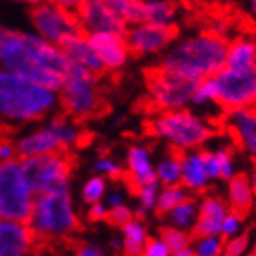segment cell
Returning <instances> with one entry per match:
<instances>
[{
	"mask_svg": "<svg viewBox=\"0 0 256 256\" xmlns=\"http://www.w3.org/2000/svg\"><path fill=\"white\" fill-rule=\"evenodd\" d=\"M134 218H136V212H134V207L130 203L118 205V207L110 208V212H108V222L116 227H123L124 224H128Z\"/></svg>",
	"mask_w": 256,
	"mask_h": 256,
	"instance_id": "ab89813d",
	"label": "cell"
},
{
	"mask_svg": "<svg viewBox=\"0 0 256 256\" xmlns=\"http://www.w3.org/2000/svg\"><path fill=\"white\" fill-rule=\"evenodd\" d=\"M156 182L160 183V187L182 185V160H180L178 152L170 150L158 160V163H156Z\"/></svg>",
	"mask_w": 256,
	"mask_h": 256,
	"instance_id": "4316f807",
	"label": "cell"
},
{
	"mask_svg": "<svg viewBox=\"0 0 256 256\" xmlns=\"http://www.w3.org/2000/svg\"><path fill=\"white\" fill-rule=\"evenodd\" d=\"M102 2L126 28L144 22V0H102Z\"/></svg>",
	"mask_w": 256,
	"mask_h": 256,
	"instance_id": "f1b7e54d",
	"label": "cell"
},
{
	"mask_svg": "<svg viewBox=\"0 0 256 256\" xmlns=\"http://www.w3.org/2000/svg\"><path fill=\"white\" fill-rule=\"evenodd\" d=\"M119 234L121 240V254L123 256H139L143 247L146 246V242L150 238V230L146 222L141 218H134L128 224H124Z\"/></svg>",
	"mask_w": 256,
	"mask_h": 256,
	"instance_id": "d4e9b609",
	"label": "cell"
},
{
	"mask_svg": "<svg viewBox=\"0 0 256 256\" xmlns=\"http://www.w3.org/2000/svg\"><path fill=\"white\" fill-rule=\"evenodd\" d=\"M124 40L132 55H138V57L158 55L166 52L176 40V28H163L148 22H139L126 28Z\"/></svg>",
	"mask_w": 256,
	"mask_h": 256,
	"instance_id": "7c38bea8",
	"label": "cell"
},
{
	"mask_svg": "<svg viewBox=\"0 0 256 256\" xmlns=\"http://www.w3.org/2000/svg\"><path fill=\"white\" fill-rule=\"evenodd\" d=\"M92 168L96 176L104 178L106 182H119L124 178V166L112 156H99Z\"/></svg>",
	"mask_w": 256,
	"mask_h": 256,
	"instance_id": "d590c367",
	"label": "cell"
},
{
	"mask_svg": "<svg viewBox=\"0 0 256 256\" xmlns=\"http://www.w3.org/2000/svg\"><path fill=\"white\" fill-rule=\"evenodd\" d=\"M124 180L132 190L156 183V161L146 144H130L124 158Z\"/></svg>",
	"mask_w": 256,
	"mask_h": 256,
	"instance_id": "2e32d148",
	"label": "cell"
},
{
	"mask_svg": "<svg viewBox=\"0 0 256 256\" xmlns=\"http://www.w3.org/2000/svg\"><path fill=\"white\" fill-rule=\"evenodd\" d=\"M158 236H160L161 240H163V244L170 249V252H176V251H180V249L190 247V244H192V232L176 229V227H170V225H163Z\"/></svg>",
	"mask_w": 256,
	"mask_h": 256,
	"instance_id": "8d00e7d4",
	"label": "cell"
},
{
	"mask_svg": "<svg viewBox=\"0 0 256 256\" xmlns=\"http://www.w3.org/2000/svg\"><path fill=\"white\" fill-rule=\"evenodd\" d=\"M46 124L54 132V136L59 141L60 150H64V152L70 148H75V146H80L84 143V128L80 126L79 121L68 118L66 114H54L52 118L46 119Z\"/></svg>",
	"mask_w": 256,
	"mask_h": 256,
	"instance_id": "cb8c5ba5",
	"label": "cell"
},
{
	"mask_svg": "<svg viewBox=\"0 0 256 256\" xmlns=\"http://www.w3.org/2000/svg\"><path fill=\"white\" fill-rule=\"evenodd\" d=\"M216 160H218L220 166V182H229L238 174V156H236V148L232 143H224L214 148Z\"/></svg>",
	"mask_w": 256,
	"mask_h": 256,
	"instance_id": "1f68e13d",
	"label": "cell"
},
{
	"mask_svg": "<svg viewBox=\"0 0 256 256\" xmlns=\"http://www.w3.org/2000/svg\"><path fill=\"white\" fill-rule=\"evenodd\" d=\"M214 106L218 108V90H216L214 77H207V79H202L200 82H196V86H194L190 108H194L198 112H203V110H208V108Z\"/></svg>",
	"mask_w": 256,
	"mask_h": 256,
	"instance_id": "f546056e",
	"label": "cell"
},
{
	"mask_svg": "<svg viewBox=\"0 0 256 256\" xmlns=\"http://www.w3.org/2000/svg\"><path fill=\"white\" fill-rule=\"evenodd\" d=\"M251 256H256V240L252 242V246H251Z\"/></svg>",
	"mask_w": 256,
	"mask_h": 256,
	"instance_id": "9f6ffc18",
	"label": "cell"
},
{
	"mask_svg": "<svg viewBox=\"0 0 256 256\" xmlns=\"http://www.w3.org/2000/svg\"><path fill=\"white\" fill-rule=\"evenodd\" d=\"M256 66V38L240 35L227 40L225 66L229 70H251Z\"/></svg>",
	"mask_w": 256,
	"mask_h": 256,
	"instance_id": "7402d4cb",
	"label": "cell"
},
{
	"mask_svg": "<svg viewBox=\"0 0 256 256\" xmlns=\"http://www.w3.org/2000/svg\"><path fill=\"white\" fill-rule=\"evenodd\" d=\"M35 194L28 185L20 160L0 161V220L26 222Z\"/></svg>",
	"mask_w": 256,
	"mask_h": 256,
	"instance_id": "ba28073f",
	"label": "cell"
},
{
	"mask_svg": "<svg viewBox=\"0 0 256 256\" xmlns=\"http://www.w3.org/2000/svg\"><path fill=\"white\" fill-rule=\"evenodd\" d=\"M20 166L28 185L35 196L70 188L72 174H74V161L64 150L20 160Z\"/></svg>",
	"mask_w": 256,
	"mask_h": 256,
	"instance_id": "52a82bcc",
	"label": "cell"
},
{
	"mask_svg": "<svg viewBox=\"0 0 256 256\" xmlns=\"http://www.w3.org/2000/svg\"><path fill=\"white\" fill-rule=\"evenodd\" d=\"M32 24L35 28V35L59 48L68 38L82 33L75 13L62 10L50 0H40L33 6Z\"/></svg>",
	"mask_w": 256,
	"mask_h": 256,
	"instance_id": "30bf717a",
	"label": "cell"
},
{
	"mask_svg": "<svg viewBox=\"0 0 256 256\" xmlns=\"http://www.w3.org/2000/svg\"><path fill=\"white\" fill-rule=\"evenodd\" d=\"M249 11H251V15L256 18V0H249Z\"/></svg>",
	"mask_w": 256,
	"mask_h": 256,
	"instance_id": "db71d44e",
	"label": "cell"
},
{
	"mask_svg": "<svg viewBox=\"0 0 256 256\" xmlns=\"http://www.w3.org/2000/svg\"><path fill=\"white\" fill-rule=\"evenodd\" d=\"M180 6L174 0H144V22L163 28H176Z\"/></svg>",
	"mask_w": 256,
	"mask_h": 256,
	"instance_id": "484cf974",
	"label": "cell"
},
{
	"mask_svg": "<svg viewBox=\"0 0 256 256\" xmlns=\"http://www.w3.org/2000/svg\"><path fill=\"white\" fill-rule=\"evenodd\" d=\"M160 183H150V185H143L134 190V196H136V207H134V212H136V218L144 220L146 216L156 212V207H158V194H160Z\"/></svg>",
	"mask_w": 256,
	"mask_h": 256,
	"instance_id": "4dcf8cb0",
	"label": "cell"
},
{
	"mask_svg": "<svg viewBox=\"0 0 256 256\" xmlns=\"http://www.w3.org/2000/svg\"><path fill=\"white\" fill-rule=\"evenodd\" d=\"M146 130L152 138L165 143L178 154L205 148L218 132L216 123H212L208 116L192 108L158 112L148 121Z\"/></svg>",
	"mask_w": 256,
	"mask_h": 256,
	"instance_id": "5b68a950",
	"label": "cell"
},
{
	"mask_svg": "<svg viewBox=\"0 0 256 256\" xmlns=\"http://www.w3.org/2000/svg\"><path fill=\"white\" fill-rule=\"evenodd\" d=\"M165 220H166V225H170V227L192 232L198 220V198L194 196L187 198L185 202H182L180 205H176V207L172 208L170 212H166Z\"/></svg>",
	"mask_w": 256,
	"mask_h": 256,
	"instance_id": "83f0119b",
	"label": "cell"
},
{
	"mask_svg": "<svg viewBox=\"0 0 256 256\" xmlns=\"http://www.w3.org/2000/svg\"><path fill=\"white\" fill-rule=\"evenodd\" d=\"M247 178H249V182H251V187H252V192H254V200H256V161L251 165V170L247 172Z\"/></svg>",
	"mask_w": 256,
	"mask_h": 256,
	"instance_id": "f907efd6",
	"label": "cell"
},
{
	"mask_svg": "<svg viewBox=\"0 0 256 256\" xmlns=\"http://www.w3.org/2000/svg\"><path fill=\"white\" fill-rule=\"evenodd\" d=\"M38 242L26 222L0 220V256H33Z\"/></svg>",
	"mask_w": 256,
	"mask_h": 256,
	"instance_id": "e0dca14e",
	"label": "cell"
},
{
	"mask_svg": "<svg viewBox=\"0 0 256 256\" xmlns=\"http://www.w3.org/2000/svg\"><path fill=\"white\" fill-rule=\"evenodd\" d=\"M225 202L229 205L230 210L240 212L244 216L251 212L256 205L254 192H252L251 182L247 178V172H238L232 180L227 182L225 188Z\"/></svg>",
	"mask_w": 256,
	"mask_h": 256,
	"instance_id": "603a6c76",
	"label": "cell"
},
{
	"mask_svg": "<svg viewBox=\"0 0 256 256\" xmlns=\"http://www.w3.org/2000/svg\"><path fill=\"white\" fill-rule=\"evenodd\" d=\"M225 50L227 38L216 37L210 32H198L174 40L161 57L160 70L192 82H200L224 70Z\"/></svg>",
	"mask_w": 256,
	"mask_h": 256,
	"instance_id": "3957f363",
	"label": "cell"
},
{
	"mask_svg": "<svg viewBox=\"0 0 256 256\" xmlns=\"http://www.w3.org/2000/svg\"><path fill=\"white\" fill-rule=\"evenodd\" d=\"M230 208L224 196L205 192L198 200V220L192 229V236L220 234V225Z\"/></svg>",
	"mask_w": 256,
	"mask_h": 256,
	"instance_id": "ac0fdd59",
	"label": "cell"
},
{
	"mask_svg": "<svg viewBox=\"0 0 256 256\" xmlns=\"http://www.w3.org/2000/svg\"><path fill=\"white\" fill-rule=\"evenodd\" d=\"M207 32H210L212 35H216V37L225 38V35L229 32V22L225 20V18H222V16H216L214 20H210Z\"/></svg>",
	"mask_w": 256,
	"mask_h": 256,
	"instance_id": "7dc6e473",
	"label": "cell"
},
{
	"mask_svg": "<svg viewBox=\"0 0 256 256\" xmlns=\"http://www.w3.org/2000/svg\"><path fill=\"white\" fill-rule=\"evenodd\" d=\"M38 246H60L80 230V216L72 190L37 194L26 220Z\"/></svg>",
	"mask_w": 256,
	"mask_h": 256,
	"instance_id": "277c9868",
	"label": "cell"
},
{
	"mask_svg": "<svg viewBox=\"0 0 256 256\" xmlns=\"http://www.w3.org/2000/svg\"><path fill=\"white\" fill-rule=\"evenodd\" d=\"M202 160H203V165H205V170H207V174H208V180L212 183L220 182V166H218V160H216V154H214L212 146L202 148Z\"/></svg>",
	"mask_w": 256,
	"mask_h": 256,
	"instance_id": "60d3db41",
	"label": "cell"
},
{
	"mask_svg": "<svg viewBox=\"0 0 256 256\" xmlns=\"http://www.w3.org/2000/svg\"><path fill=\"white\" fill-rule=\"evenodd\" d=\"M57 110V92L0 68V124H33L52 118Z\"/></svg>",
	"mask_w": 256,
	"mask_h": 256,
	"instance_id": "7a4b0ae2",
	"label": "cell"
},
{
	"mask_svg": "<svg viewBox=\"0 0 256 256\" xmlns=\"http://www.w3.org/2000/svg\"><path fill=\"white\" fill-rule=\"evenodd\" d=\"M104 203H106L108 208H114V207H118V205L128 203V192H126V188L119 187V185L108 187L106 196H104Z\"/></svg>",
	"mask_w": 256,
	"mask_h": 256,
	"instance_id": "ee69618b",
	"label": "cell"
},
{
	"mask_svg": "<svg viewBox=\"0 0 256 256\" xmlns=\"http://www.w3.org/2000/svg\"><path fill=\"white\" fill-rule=\"evenodd\" d=\"M108 187H110V185H108V182L104 178L94 174V176H90L82 183V187H80V200H82V203H86V205H94V203L104 202Z\"/></svg>",
	"mask_w": 256,
	"mask_h": 256,
	"instance_id": "e575fe53",
	"label": "cell"
},
{
	"mask_svg": "<svg viewBox=\"0 0 256 256\" xmlns=\"http://www.w3.org/2000/svg\"><path fill=\"white\" fill-rule=\"evenodd\" d=\"M60 50L66 55V59L70 60V64L80 66V68L88 70V72H92V74L96 75H101L104 72L101 60L97 57L96 50L92 48L86 33H79V35L68 38L66 42L60 44Z\"/></svg>",
	"mask_w": 256,
	"mask_h": 256,
	"instance_id": "44dd1931",
	"label": "cell"
},
{
	"mask_svg": "<svg viewBox=\"0 0 256 256\" xmlns=\"http://www.w3.org/2000/svg\"><path fill=\"white\" fill-rule=\"evenodd\" d=\"M218 90V108L224 112L238 108H256V66L251 70L224 68L214 75Z\"/></svg>",
	"mask_w": 256,
	"mask_h": 256,
	"instance_id": "8fae6325",
	"label": "cell"
},
{
	"mask_svg": "<svg viewBox=\"0 0 256 256\" xmlns=\"http://www.w3.org/2000/svg\"><path fill=\"white\" fill-rule=\"evenodd\" d=\"M92 48L96 50L104 72H121L130 59V50L124 40V35L119 33H92L88 35Z\"/></svg>",
	"mask_w": 256,
	"mask_h": 256,
	"instance_id": "9a60e30c",
	"label": "cell"
},
{
	"mask_svg": "<svg viewBox=\"0 0 256 256\" xmlns=\"http://www.w3.org/2000/svg\"><path fill=\"white\" fill-rule=\"evenodd\" d=\"M110 247H112V251H116V252H119V254H121V240H119V236H118V238H112V240H110Z\"/></svg>",
	"mask_w": 256,
	"mask_h": 256,
	"instance_id": "816d5d0a",
	"label": "cell"
},
{
	"mask_svg": "<svg viewBox=\"0 0 256 256\" xmlns=\"http://www.w3.org/2000/svg\"><path fill=\"white\" fill-rule=\"evenodd\" d=\"M75 16L79 20L82 33H119L124 35L126 26L108 10L102 0H80L79 8L75 10Z\"/></svg>",
	"mask_w": 256,
	"mask_h": 256,
	"instance_id": "5bb4252c",
	"label": "cell"
},
{
	"mask_svg": "<svg viewBox=\"0 0 256 256\" xmlns=\"http://www.w3.org/2000/svg\"><path fill=\"white\" fill-rule=\"evenodd\" d=\"M33 256H64L55 246H38Z\"/></svg>",
	"mask_w": 256,
	"mask_h": 256,
	"instance_id": "c3c4849f",
	"label": "cell"
},
{
	"mask_svg": "<svg viewBox=\"0 0 256 256\" xmlns=\"http://www.w3.org/2000/svg\"><path fill=\"white\" fill-rule=\"evenodd\" d=\"M170 249L163 244L160 236H150L146 246L143 247V251L139 256H170Z\"/></svg>",
	"mask_w": 256,
	"mask_h": 256,
	"instance_id": "b9f144b4",
	"label": "cell"
},
{
	"mask_svg": "<svg viewBox=\"0 0 256 256\" xmlns=\"http://www.w3.org/2000/svg\"><path fill=\"white\" fill-rule=\"evenodd\" d=\"M70 256H108L106 251L99 247L97 244H92V242H79L75 244Z\"/></svg>",
	"mask_w": 256,
	"mask_h": 256,
	"instance_id": "7bdbcfd3",
	"label": "cell"
},
{
	"mask_svg": "<svg viewBox=\"0 0 256 256\" xmlns=\"http://www.w3.org/2000/svg\"><path fill=\"white\" fill-rule=\"evenodd\" d=\"M170 256H194V252H192V247H185V249H180V251L172 252Z\"/></svg>",
	"mask_w": 256,
	"mask_h": 256,
	"instance_id": "f5cc1de1",
	"label": "cell"
},
{
	"mask_svg": "<svg viewBox=\"0 0 256 256\" xmlns=\"http://www.w3.org/2000/svg\"><path fill=\"white\" fill-rule=\"evenodd\" d=\"M187 198H190V194H188L187 188L182 187V185L161 187L160 194H158V207H156V212L160 214V216H165V214L170 212L176 205L185 202Z\"/></svg>",
	"mask_w": 256,
	"mask_h": 256,
	"instance_id": "d6a6232c",
	"label": "cell"
},
{
	"mask_svg": "<svg viewBox=\"0 0 256 256\" xmlns=\"http://www.w3.org/2000/svg\"><path fill=\"white\" fill-rule=\"evenodd\" d=\"M59 108L75 121L97 118L104 108L99 75L70 64L59 90Z\"/></svg>",
	"mask_w": 256,
	"mask_h": 256,
	"instance_id": "8992f818",
	"label": "cell"
},
{
	"mask_svg": "<svg viewBox=\"0 0 256 256\" xmlns=\"http://www.w3.org/2000/svg\"><path fill=\"white\" fill-rule=\"evenodd\" d=\"M15 2H24V4H32V6H35V4H38L40 0H15Z\"/></svg>",
	"mask_w": 256,
	"mask_h": 256,
	"instance_id": "11a10c76",
	"label": "cell"
},
{
	"mask_svg": "<svg viewBox=\"0 0 256 256\" xmlns=\"http://www.w3.org/2000/svg\"><path fill=\"white\" fill-rule=\"evenodd\" d=\"M50 2H54L55 6H59V8H62L66 11H72V13H75V10L80 4V0H50Z\"/></svg>",
	"mask_w": 256,
	"mask_h": 256,
	"instance_id": "681fc988",
	"label": "cell"
},
{
	"mask_svg": "<svg viewBox=\"0 0 256 256\" xmlns=\"http://www.w3.org/2000/svg\"><path fill=\"white\" fill-rule=\"evenodd\" d=\"M251 236L247 234V232L227 238L224 242V256H246L251 252Z\"/></svg>",
	"mask_w": 256,
	"mask_h": 256,
	"instance_id": "f35d334b",
	"label": "cell"
},
{
	"mask_svg": "<svg viewBox=\"0 0 256 256\" xmlns=\"http://www.w3.org/2000/svg\"><path fill=\"white\" fill-rule=\"evenodd\" d=\"M15 148L18 160H28V158H37V156L60 152L59 141L54 136V132L50 130L46 121L42 124L30 128L28 132H22L15 139Z\"/></svg>",
	"mask_w": 256,
	"mask_h": 256,
	"instance_id": "d6986e66",
	"label": "cell"
},
{
	"mask_svg": "<svg viewBox=\"0 0 256 256\" xmlns=\"http://www.w3.org/2000/svg\"><path fill=\"white\" fill-rule=\"evenodd\" d=\"M180 160H182V187L187 188L190 196H202L208 192L212 182L208 180V174L203 165L202 148L182 152Z\"/></svg>",
	"mask_w": 256,
	"mask_h": 256,
	"instance_id": "ffe728a7",
	"label": "cell"
},
{
	"mask_svg": "<svg viewBox=\"0 0 256 256\" xmlns=\"http://www.w3.org/2000/svg\"><path fill=\"white\" fill-rule=\"evenodd\" d=\"M224 128L230 143L238 146L249 160L256 161V108H238L224 112Z\"/></svg>",
	"mask_w": 256,
	"mask_h": 256,
	"instance_id": "4fadbf2b",
	"label": "cell"
},
{
	"mask_svg": "<svg viewBox=\"0 0 256 256\" xmlns=\"http://www.w3.org/2000/svg\"><path fill=\"white\" fill-rule=\"evenodd\" d=\"M108 212H110V208L106 207V203L99 202L94 203V205H88L86 218L90 220L92 224H101V222H108Z\"/></svg>",
	"mask_w": 256,
	"mask_h": 256,
	"instance_id": "f6af8a7d",
	"label": "cell"
},
{
	"mask_svg": "<svg viewBox=\"0 0 256 256\" xmlns=\"http://www.w3.org/2000/svg\"><path fill=\"white\" fill-rule=\"evenodd\" d=\"M224 238L220 234L192 236V252L194 256H224Z\"/></svg>",
	"mask_w": 256,
	"mask_h": 256,
	"instance_id": "836d02e7",
	"label": "cell"
},
{
	"mask_svg": "<svg viewBox=\"0 0 256 256\" xmlns=\"http://www.w3.org/2000/svg\"><path fill=\"white\" fill-rule=\"evenodd\" d=\"M0 68L59 94L70 60L59 46L35 33L0 28Z\"/></svg>",
	"mask_w": 256,
	"mask_h": 256,
	"instance_id": "6da1fadb",
	"label": "cell"
},
{
	"mask_svg": "<svg viewBox=\"0 0 256 256\" xmlns=\"http://www.w3.org/2000/svg\"><path fill=\"white\" fill-rule=\"evenodd\" d=\"M13 160H18L16 158L15 139L0 138V161H13Z\"/></svg>",
	"mask_w": 256,
	"mask_h": 256,
	"instance_id": "bcb514c9",
	"label": "cell"
},
{
	"mask_svg": "<svg viewBox=\"0 0 256 256\" xmlns=\"http://www.w3.org/2000/svg\"><path fill=\"white\" fill-rule=\"evenodd\" d=\"M196 82L166 74L163 70H154L146 79L148 101L158 112H170L190 108L192 92Z\"/></svg>",
	"mask_w": 256,
	"mask_h": 256,
	"instance_id": "9c48e42d",
	"label": "cell"
},
{
	"mask_svg": "<svg viewBox=\"0 0 256 256\" xmlns=\"http://www.w3.org/2000/svg\"><path fill=\"white\" fill-rule=\"evenodd\" d=\"M242 232H246V216L240 212H234V210H229L222 225H220V236L224 240H227V238L238 236Z\"/></svg>",
	"mask_w": 256,
	"mask_h": 256,
	"instance_id": "74e56055",
	"label": "cell"
}]
</instances>
